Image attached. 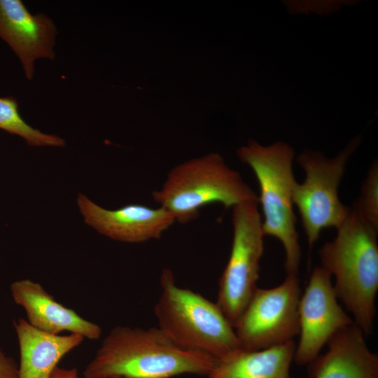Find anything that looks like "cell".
Instances as JSON below:
<instances>
[{"instance_id":"15","label":"cell","mask_w":378,"mask_h":378,"mask_svg":"<svg viewBox=\"0 0 378 378\" xmlns=\"http://www.w3.org/2000/svg\"><path fill=\"white\" fill-rule=\"evenodd\" d=\"M294 340L255 351L240 350L217 360L208 378H292L290 368L294 358Z\"/></svg>"},{"instance_id":"19","label":"cell","mask_w":378,"mask_h":378,"mask_svg":"<svg viewBox=\"0 0 378 378\" xmlns=\"http://www.w3.org/2000/svg\"><path fill=\"white\" fill-rule=\"evenodd\" d=\"M49 378H79L78 377L77 370L75 368L66 369L59 367L55 368ZM108 378H120V377H108Z\"/></svg>"},{"instance_id":"4","label":"cell","mask_w":378,"mask_h":378,"mask_svg":"<svg viewBox=\"0 0 378 378\" xmlns=\"http://www.w3.org/2000/svg\"><path fill=\"white\" fill-rule=\"evenodd\" d=\"M294 154L293 148L282 141L262 146L251 140L237 150L240 161L252 169L259 183L263 233L281 241L286 275L298 276L301 251L293 202Z\"/></svg>"},{"instance_id":"2","label":"cell","mask_w":378,"mask_h":378,"mask_svg":"<svg viewBox=\"0 0 378 378\" xmlns=\"http://www.w3.org/2000/svg\"><path fill=\"white\" fill-rule=\"evenodd\" d=\"M335 239L319 251L321 266L331 276L338 300L365 335L373 329L378 291L377 230L354 209L337 228Z\"/></svg>"},{"instance_id":"14","label":"cell","mask_w":378,"mask_h":378,"mask_svg":"<svg viewBox=\"0 0 378 378\" xmlns=\"http://www.w3.org/2000/svg\"><path fill=\"white\" fill-rule=\"evenodd\" d=\"M13 326L20 350L18 378H49L60 360L85 339L41 330L23 318L14 321Z\"/></svg>"},{"instance_id":"18","label":"cell","mask_w":378,"mask_h":378,"mask_svg":"<svg viewBox=\"0 0 378 378\" xmlns=\"http://www.w3.org/2000/svg\"><path fill=\"white\" fill-rule=\"evenodd\" d=\"M18 365L0 349V378H18Z\"/></svg>"},{"instance_id":"17","label":"cell","mask_w":378,"mask_h":378,"mask_svg":"<svg viewBox=\"0 0 378 378\" xmlns=\"http://www.w3.org/2000/svg\"><path fill=\"white\" fill-rule=\"evenodd\" d=\"M372 227H378V169L377 161L372 165L362 188L360 200L353 208Z\"/></svg>"},{"instance_id":"16","label":"cell","mask_w":378,"mask_h":378,"mask_svg":"<svg viewBox=\"0 0 378 378\" xmlns=\"http://www.w3.org/2000/svg\"><path fill=\"white\" fill-rule=\"evenodd\" d=\"M0 129L20 136L29 146L62 147L65 145L62 138L43 133L29 125L21 116L17 99L13 97H0Z\"/></svg>"},{"instance_id":"13","label":"cell","mask_w":378,"mask_h":378,"mask_svg":"<svg viewBox=\"0 0 378 378\" xmlns=\"http://www.w3.org/2000/svg\"><path fill=\"white\" fill-rule=\"evenodd\" d=\"M328 350L307 365L311 378H378V356L354 322L335 332Z\"/></svg>"},{"instance_id":"5","label":"cell","mask_w":378,"mask_h":378,"mask_svg":"<svg viewBox=\"0 0 378 378\" xmlns=\"http://www.w3.org/2000/svg\"><path fill=\"white\" fill-rule=\"evenodd\" d=\"M152 196L159 206L181 224L195 220L202 207L212 203L229 208L245 202H258L253 190L217 153L174 167L162 188L153 192Z\"/></svg>"},{"instance_id":"12","label":"cell","mask_w":378,"mask_h":378,"mask_svg":"<svg viewBox=\"0 0 378 378\" xmlns=\"http://www.w3.org/2000/svg\"><path fill=\"white\" fill-rule=\"evenodd\" d=\"M15 303L22 307L27 321L34 327L52 334L66 331L94 340L102 335L101 327L71 308L56 301L38 283L24 279L10 285Z\"/></svg>"},{"instance_id":"6","label":"cell","mask_w":378,"mask_h":378,"mask_svg":"<svg viewBox=\"0 0 378 378\" xmlns=\"http://www.w3.org/2000/svg\"><path fill=\"white\" fill-rule=\"evenodd\" d=\"M360 144V137L352 139L335 158H327L318 151L306 150L298 157L305 172L302 183L295 182L293 202L298 207L309 251L321 231L338 228L347 218L350 208L338 197V186L345 165Z\"/></svg>"},{"instance_id":"7","label":"cell","mask_w":378,"mask_h":378,"mask_svg":"<svg viewBox=\"0 0 378 378\" xmlns=\"http://www.w3.org/2000/svg\"><path fill=\"white\" fill-rule=\"evenodd\" d=\"M258 204L245 202L232 207L231 251L219 279L216 303L233 327L258 288L265 236Z\"/></svg>"},{"instance_id":"10","label":"cell","mask_w":378,"mask_h":378,"mask_svg":"<svg viewBox=\"0 0 378 378\" xmlns=\"http://www.w3.org/2000/svg\"><path fill=\"white\" fill-rule=\"evenodd\" d=\"M77 204L86 224L99 233L122 242L141 243L160 239L176 222L172 214L161 206L131 204L110 210L81 193Z\"/></svg>"},{"instance_id":"1","label":"cell","mask_w":378,"mask_h":378,"mask_svg":"<svg viewBox=\"0 0 378 378\" xmlns=\"http://www.w3.org/2000/svg\"><path fill=\"white\" fill-rule=\"evenodd\" d=\"M213 356L186 349L159 328L116 326L104 339L84 370L85 378H170L208 375Z\"/></svg>"},{"instance_id":"11","label":"cell","mask_w":378,"mask_h":378,"mask_svg":"<svg viewBox=\"0 0 378 378\" xmlns=\"http://www.w3.org/2000/svg\"><path fill=\"white\" fill-rule=\"evenodd\" d=\"M57 29L43 13H31L20 0H0V38L19 58L25 76L31 80L34 62L53 59Z\"/></svg>"},{"instance_id":"9","label":"cell","mask_w":378,"mask_h":378,"mask_svg":"<svg viewBox=\"0 0 378 378\" xmlns=\"http://www.w3.org/2000/svg\"><path fill=\"white\" fill-rule=\"evenodd\" d=\"M299 342L293 360L308 365L322 348L340 329L354 323L338 302L331 275L322 267H316L302 293L298 307Z\"/></svg>"},{"instance_id":"3","label":"cell","mask_w":378,"mask_h":378,"mask_svg":"<svg viewBox=\"0 0 378 378\" xmlns=\"http://www.w3.org/2000/svg\"><path fill=\"white\" fill-rule=\"evenodd\" d=\"M161 294L154 307L160 328L180 346L223 360L241 350L234 327L216 302L176 285L162 270Z\"/></svg>"},{"instance_id":"8","label":"cell","mask_w":378,"mask_h":378,"mask_svg":"<svg viewBox=\"0 0 378 378\" xmlns=\"http://www.w3.org/2000/svg\"><path fill=\"white\" fill-rule=\"evenodd\" d=\"M301 294L298 276L286 275L272 288H258L234 324L241 349L260 350L294 340Z\"/></svg>"}]
</instances>
